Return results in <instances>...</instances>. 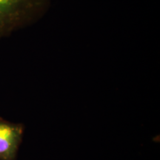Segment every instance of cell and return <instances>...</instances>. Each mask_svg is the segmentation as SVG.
<instances>
[{"label": "cell", "instance_id": "obj_2", "mask_svg": "<svg viewBox=\"0 0 160 160\" xmlns=\"http://www.w3.org/2000/svg\"><path fill=\"white\" fill-rule=\"evenodd\" d=\"M25 125L0 117V160H17L22 142Z\"/></svg>", "mask_w": 160, "mask_h": 160}, {"label": "cell", "instance_id": "obj_1", "mask_svg": "<svg viewBox=\"0 0 160 160\" xmlns=\"http://www.w3.org/2000/svg\"><path fill=\"white\" fill-rule=\"evenodd\" d=\"M51 0H0V40L28 28L43 17Z\"/></svg>", "mask_w": 160, "mask_h": 160}]
</instances>
